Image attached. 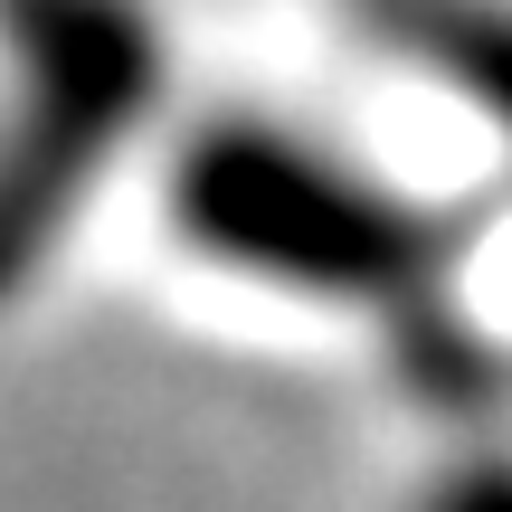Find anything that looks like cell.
<instances>
[{
	"label": "cell",
	"mask_w": 512,
	"mask_h": 512,
	"mask_svg": "<svg viewBox=\"0 0 512 512\" xmlns=\"http://www.w3.org/2000/svg\"><path fill=\"white\" fill-rule=\"evenodd\" d=\"M427 512H512V465H465V475H446Z\"/></svg>",
	"instance_id": "obj_4"
},
{
	"label": "cell",
	"mask_w": 512,
	"mask_h": 512,
	"mask_svg": "<svg viewBox=\"0 0 512 512\" xmlns=\"http://www.w3.org/2000/svg\"><path fill=\"white\" fill-rule=\"evenodd\" d=\"M370 19H380L418 67L456 76V86L512 133V10H494V0H370Z\"/></svg>",
	"instance_id": "obj_3"
},
{
	"label": "cell",
	"mask_w": 512,
	"mask_h": 512,
	"mask_svg": "<svg viewBox=\"0 0 512 512\" xmlns=\"http://www.w3.org/2000/svg\"><path fill=\"white\" fill-rule=\"evenodd\" d=\"M19 105L0 133V304L67 238L76 200L162 95V38L143 0H0Z\"/></svg>",
	"instance_id": "obj_2"
},
{
	"label": "cell",
	"mask_w": 512,
	"mask_h": 512,
	"mask_svg": "<svg viewBox=\"0 0 512 512\" xmlns=\"http://www.w3.org/2000/svg\"><path fill=\"white\" fill-rule=\"evenodd\" d=\"M171 228L200 256L323 304H399L427 285V238L408 200L342 171L275 124H209L171 162Z\"/></svg>",
	"instance_id": "obj_1"
}]
</instances>
